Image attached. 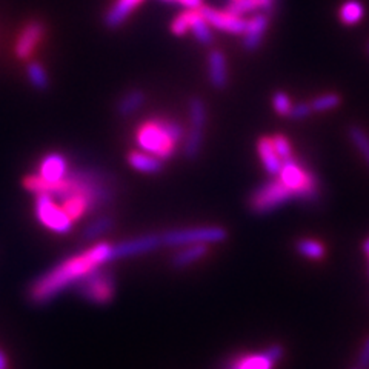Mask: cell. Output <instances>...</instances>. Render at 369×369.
<instances>
[{
  "label": "cell",
  "instance_id": "obj_1",
  "mask_svg": "<svg viewBox=\"0 0 369 369\" xmlns=\"http://www.w3.org/2000/svg\"><path fill=\"white\" fill-rule=\"evenodd\" d=\"M113 262V245L100 242L63 262L56 265L32 282L28 289V298L32 305L42 306L54 300L68 288L75 286L85 276L94 270Z\"/></svg>",
  "mask_w": 369,
  "mask_h": 369
},
{
  "label": "cell",
  "instance_id": "obj_2",
  "mask_svg": "<svg viewBox=\"0 0 369 369\" xmlns=\"http://www.w3.org/2000/svg\"><path fill=\"white\" fill-rule=\"evenodd\" d=\"M23 188L34 195L47 193L54 200L60 202L71 199V197H80L87 202L90 214L108 207L114 199V190L109 177L91 168L70 171L59 183H47L37 174L28 176L23 179Z\"/></svg>",
  "mask_w": 369,
  "mask_h": 369
},
{
  "label": "cell",
  "instance_id": "obj_3",
  "mask_svg": "<svg viewBox=\"0 0 369 369\" xmlns=\"http://www.w3.org/2000/svg\"><path fill=\"white\" fill-rule=\"evenodd\" d=\"M185 139V128L176 120H147L137 128L135 142L142 151L152 154L160 160L174 156L176 145Z\"/></svg>",
  "mask_w": 369,
  "mask_h": 369
},
{
  "label": "cell",
  "instance_id": "obj_4",
  "mask_svg": "<svg viewBox=\"0 0 369 369\" xmlns=\"http://www.w3.org/2000/svg\"><path fill=\"white\" fill-rule=\"evenodd\" d=\"M277 179L288 188V190L293 191L294 197L298 200L314 202L319 199V180H317V177L311 171H306L305 168L300 167L294 159L283 162Z\"/></svg>",
  "mask_w": 369,
  "mask_h": 369
},
{
  "label": "cell",
  "instance_id": "obj_5",
  "mask_svg": "<svg viewBox=\"0 0 369 369\" xmlns=\"http://www.w3.org/2000/svg\"><path fill=\"white\" fill-rule=\"evenodd\" d=\"M74 288L87 302L108 305L116 296V279L113 272L102 266L85 276Z\"/></svg>",
  "mask_w": 369,
  "mask_h": 369
},
{
  "label": "cell",
  "instance_id": "obj_6",
  "mask_svg": "<svg viewBox=\"0 0 369 369\" xmlns=\"http://www.w3.org/2000/svg\"><path fill=\"white\" fill-rule=\"evenodd\" d=\"M228 238V231L222 226H195L171 229L162 234L163 246H190V245H211L222 243Z\"/></svg>",
  "mask_w": 369,
  "mask_h": 369
},
{
  "label": "cell",
  "instance_id": "obj_7",
  "mask_svg": "<svg viewBox=\"0 0 369 369\" xmlns=\"http://www.w3.org/2000/svg\"><path fill=\"white\" fill-rule=\"evenodd\" d=\"M293 199H296L293 191L288 190L279 179H274L254 190L248 200V207L255 216H265Z\"/></svg>",
  "mask_w": 369,
  "mask_h": 369
},
{
  "label": "cell",
  "instance_id": "obj_8",
  "mask_svg": "<svg viewBox=\"0 0 369 369\" xmlns=\"http://www.w3.org/2000/svg\"><path fill=\"white\" fill-rule=\"evenodd\" d=\"M34 208H36L37 220L49 231L62 236L71 233L74 220L68 216L62 205H59L49 194H36V207Z\"/></svg>",
  "mask_w": 369,
  "mask_h": 369
},
{
  "label": "cell",
  "instance_id": "obj_9",
  "mask_svg": "<svg viewBox=\"0 0 369 369\" xmlns=\"http://www.w3.org/2000/svg\"><path fill=\"white\" fill-rule=\"evenodd\" d=\"M285 354V349L279 343H274L262 353L242 354L228 360L223 369H272Z\"/></svg>",
  "mask_w": 369,
  "mask_h": 369
},
{
  "label": "cell",
  "instance_id": "obj_10",
  "mask_svg": "<svg viewBox=\"0 0 369 369\" xmlns=\"http://www.w3.org/2000/svg\"><path fill=\"white\" fill-rule=\"evenodd\" d=\"M162 245L160 234H147L130 240H123L117 245H113V260L126 259L140 254H147L156 251Z\"/></svg>",
  "mask_w": 369,
  "mask_h": 369
},
{
  "label": "cell",
  "instance_id": "obj_11",
  "mask_svg": "<svg viewBox=\"0 0 369 369\" xmlns=\"http://www.w3.org/2000/svg\"><path fill=\"white\" fill-rule=\"evenodd\" d=\"M200 13L205 19H207L211 28L234 34V36H240V34H243L246 30L248 20L243 19L242 16L231 14L229 11H220L211 6H202Z\"/></svg>",
  "mask_w": 369,
  "mask_h": 369
},
{
  "label": "cell",
  "instance_id": "obj_12",
  "mask_svg": "<svg viewBox=\"0 0 369 369\" xmlns=\"http://www.w3.org/2000/svg\"><path fill=\"white\" fill-rule=\"evenodd\" d=\"M45 36V23L39 19H32L25 23L23 30L19 34V39L16 42L14 53L17 59L27 60L36 51V47L42 37Z\"/></svg>",
  "mask_w": 369,
  "mask_h": 369
},
{
  "label": "cell",
  "instance_id": "obj_13",
  "mask_svg": "<svg viewBox=\"0 0 369 369\" xmlns=\"http://www.w3.org/2000/svg\"><path fill=\"white\" fill-rule=\"evenodd\" d=\"M70 173L68 169V160L63 154L49 152L42 159L39 165V176L44 179L47 183H59Z\"/></svg>",
  "mask_w": 369,
  "mask_h": 369
},
{
  "label": "cell",
  "instance_id": "obj_14",
  "mask_svg": "<svg viewBox=\"0 0 369 369\" xmlns=\"http://www.w3.org/2000/svg\"><path fill=\"white\" fill-rule=\"evenodd\" d=\"M270 27V14L259 13L253 16L246 23V30L243 36V48L246 51H255L260 47L266 30Z\"/></svg>",
  "mask_w": 369,
  "mask_h": 369
},
{
  "label": "cell",
  "instance_id": "obj_15",
  "mask_svg": "<svg viewBox=\"0 0 369 369\" xmlns=\"http://www.w3.org/2000/svg\"><path fill=\"white\" fill-rule=\"evenodd\" d=\"M208 77L216 90H223L228 85L226 57L220 49H212L208 54Z\"/></svg>",
  "mask_w": 369,
  "mask_h": 369
},
{
  "label": "cell",
  "instance_id": "obj_16",
  "mask_svg": "<svg viewBox=\"0 0 369 369\" xmlns=\"http://www.w3.org/2000/svg\"><path fill=\"white\" fill-rule=\"evenodd\" d=\"M257 152H259L266 173L271 176H279L282 165H283V160L279 157L276 148H274L272 137H268V135L260 137L259 142H257Z\"/></svg>",
  "mask_w": 369,
  "mask_h": 369
},
{
  "label": "cell",
  "instance_id": "obj_17",
  "mask_svg": "<svg viewBox=\"0 0 369 369\" xmlns=\"http://www.w3.org/2000/svg\"><path fill=\"white\" fill-rule=\"evenodd\" d=\"M140 4L142 0H117L105 14V27L109 30L119 28Z\"/></svg>",
  "mask_w": 369,
  "mask_h": 369
},
{
  "label": "cell",
  "instance_id": "obj_18",
  "mask_svg": "<svg viewBox=\"0 0 369 369\" xmlns=\"http://www.w3.org/2000/svg\"><path fill=\"white\" fill-rule=\"evenodd\" d=\"M128 163H130L131 168L145 174H157L163 169V160L142 150L128 154Z\"/></svg>",
  "mask_w": 369,
  "mask_h": 369
},
{
  "label": "cell",
  "instance_id": "obj_19",
  "mask_svg": "<svg viewBox=\"0 0 369 369\" xmlns=\"http://www.w3.org/2000/svg\"><path fill=\"white\" fill-rule=\"evenodd\" d=\"M208 251H210L208 245H203V243L183 246L182 250L177 251L173 255V259H171V265H173L177 270L186 268V266H191L193 263L202 260L203 257L208 254Z\"/></svg>",
  "mask_w": 369,
  "mask_h": 369
},
{
  "label": "cell",
  "instance_id": "obj_20",
  "mask_svg": "<svg viewBox=\"0 0 369 369\" xmlns=\"http://www.w3.org/2000/svg\"><path fill=\"white\" fill-rule=\"evenodd\" d=\"M276 4L277 0H231L226 11L242 17L246 13H254V11L271 14L274 11Z\"/></svg>",
  "mask_w": 369,
  "mask_h": 369
},
{
  "label": "cell",
  "instance_id": "obj_21",
  "mask_svg": "<svg viewBox=\"0 0 369 369\" xmlns=\"http://www.w3.org/2000/svg\"><path fill=\"white\" fill-rule=\"evenodd\" d=\"M145 102H147V96H145L142 90H133L126 92L125 96L119 100L117 114L122 117H130L145 105Z\"/></svg>",
  "mask_w": 369,
  "mask_h": 369
},
{
  "label": "cell",
  "instance_id": "obj_22",
  "mask_svg": "<svg viewBox=\"0 0 369 369\" xmlns=\"http://www.w3.org/2000/svg\"><path fill=\"white\" fill-rule=\"evenodd\" d=\"M190 31L194 34V37L200 42L202 45L212 44V30L207 19L202 16L200 8L199 10H191L190 16Z\"/></svg>",
  "mask_w": 369,
  "mask_h": 369
},
{
  "label": "cell",
  "instance_id": "obj_23",
  "mask_svg": "<svg viewBox=\"0 0 369 369\" xmlns=\"http://www.w3.org/2000/svg\"><path fill=\"white\" fill-rule=\"evenodd\" d=\"M113 226H114L113 217H111V216H99L83 228L82 237H83V240H88V242H90V240H96L100 236L107 234Z\"/></svg>",
  "mask_w": 369,
  "mask_h": 369
},
{
  "label": "cell",
  "instance_id": "obj_24",
  "mask_svg": "<svg viewBox=\"0 0 369 369\" xmlns=\"http://www.w3.org/2000/svg\"><path fill=\"white\" fill-rule=\"evenodd\" d=\"M363 16H365V8L362 2H358V0H348V2L341 5L339 13L340 22L343 25H346V27H353V25L358 23L363 19Z\"/></svg>",
  "mask_w": 369,
  "mask_h": 369
},
{
  "label": "cell",
  "instance_id": "obj_25",
  "mask_svg": "<svg viewBox=\"0 0 369 369\" xmlns=\"http://www.w3.org/2000/svg\"><path fill=\"white\" fill-rule=\"evenodd\" d=\"M296 250L300 255L310 260H322L326 254V248L322 242L313 238H300L296 242Z\"/></svg>",
  "mask_w": 369,
  "mask_h": 369
},
{
  "label": "cell",
  "instance_id": "obj_26",
  "mask_svg": "<svg viewBox=\"0 0 369 369\" xmlns=\"http://www.w3.org/2000/svg\"><path fill=\"white\" fill-rule=\"evenodd\" d=\"M203 143V130L199 128H190L188 135H185V145H183V156L188 160H194L200 154Z\"/></svg>",
  "mask_w": 369,
  "mask_h": 369
},
{
  "label": "cell",
  "instance_id": "obj_27",
  "mask_svg": "<svg viewBox=\"0 0 369 369\" xmlns=\"http://www.w3.org/2000/svg\"><path fill=\"white\" fill-rule=\"evenodd\" d=\"M348 137L349 140L353 142L354 147L362 154L365 162L369 167V134L363 130L362 126L358 125H351L348 128Z\"/></svg>",
  "mask_w": 369,
  "mask_h": 369
},
{
  "label": "cell",
  "instance_id": "obj_28",
  "mask_svg": "<svg viewBox=\"0 0 369 369\" xmlns=\"http://www.w3.org/2000/svg\"><path fill=\"white\" fill-rule=\"evenodd\" d=\"M27 75L32 87L37 91H47L49 88L47 70L39 62H30L27 65Z\"/></svg>",
  "mask_w": 369,
  "mask_h": 369
},
{
  "label": "cell",
  "instance_id": "obj_29",
  "mask_svg": "<svg viewBox=\"0 0 369 369\" xmlns=\"http://www.w3.org/2000/svg\"><path fill=\"white\" fill-rule=\"evenodd\" d=\"M190 123L191 128H199V130H203L205 125H207L208 114H207V105L203 104V100L199 97H193L190 100Z\"/></svg>",
  "mask_w": 369,
  "mask_h": 369
},
{
  "label": "cell",
  "instance_id": "obj_30",
  "mask_svg": "<svg viewBox=\"0 0 369 369\" xmlns=\"http://www.w3.org/2000/svg\"><path fill=\"white\" fill-rule=\"evenodd\" d=\"M341 104V97L340 94L336 92H328V94H323V96L315 97L311 102V109L314 113H323V111H329L337 108Z\"/></svg>",
  "mask_w": 369,
  "mask_h": 369
},
{
  "label": "cell",
  "instance_id": "obj_31",
  "mask_svg": "<svg viewBox=\"0 0 369 369\" xmlns=\"http://www.w3.org/2000/svg\"><path fill=\"white\" fill-rule=\"evenodd\" d=\"M272 143H274V148H276V151H277V154H279V157H280L283 162L294 159V156H293V148H291V143H289V140L286 139L285 135H283V134H276V135L272 137Z\"/></svg>",
  "mask_w": 369,
  "mask_h": 369
},
{
  "label": "cell",
  "instance_id": "obj_32",
  "mask_svg": "<svg viewBox=\"0 0 369 369\" xmlns=\"http://www.w3.org/2000/svg\"><path fill=\"white\" fill-rule=\"evenodd\" d=\"M190 16H191V10H186L183 13H180L176 19L171 22V32H173L174 36L177 37L185 36V34L190 31Z\"/></svg>",
  "mask_w": 369,
  "mask_h": 369
},
{
  "label": "cell",
  "instance_id": "obj_33",
  "mask_svg": "<svg viewBox=\"0 0 369 369\" xmlns=\"http://www.w3.org/2000/svg\"><path fill=\"white\" fill-rule=\"evenodd\" d=\"M272 107L274 109H276V113L279 116H289L291 113V108H293V105H291V99L286 92L283 91H277L276 94L272 96Z\"/></svg>",
  "mask_w": 369,
  "mask_h": 369
},
{
  "label": "cell",
  "instance_id": "obj_34",
  "mask_svg": "<svg viewBox=\"0 0 369 369\" xmlns=\"http://www.w3.org/2000/svg\"><path fill=\"white\" fill-rule=\"evenodd\" d=\"M311 113H313L311 105L305 104V102H300V104L291 108V113L288 117H291L293 120H302V119H306Z\"/></svg>",
  "mask_w": 369,
  "mask_h": 369
},
{
  "label": "cell",
  "instance_id": "obj_35",
  "mask_svg": "<svg viewBox=\"0 0 369 369\" xmlns=\"http://www.w3.org/2000/svg\"><path fill=\"white\" fill-rule=\"evenodd\" d=\"M357 366L360 369H369V337H366L360 354L357 357Z\"/></svg>",
  "mask_w": 369,
  "mask_h": 369
},
{
  "label": "cell",
  "instance_id": "obj_36",
  "mask_svg": "<svg viewBox=\"0 0 369 369\" xmlns=\"http://www.w3.org/2000/svg\"><path fill=\"white\" fill-rule=\"evenodd\" d=\"M176 2L185 6L186 10H199V8L203 6L202 0H176Z\"/></svg>",
  "mask_w": 369,
  "mask_h": 369
},
{
  "label": "cell",
  "instance_id": "obj_37",
  "mask_svg": "<svg viewBox=\"0 0 369 369\" xmlns=\"http://www.w3.org/2000/svg\"><path fill=\"white\" fill-rule=\"evenodd\" d=\"M0 369H8V358L2 349H0Z\"/></svg>",
  "mask_w": 369,
  "mask_h": 369
},
{
  "label": "cell",
  "instance_id": "obj_38",
  "mask_svg": "<svg viewBox=\"0 0 369 369\" xmlns=\"http://www.w3.org/2000/svg\"><path fill=\"white\" fill-rule=\"evenodd\" d=\"M362 250L365 254H369V237L365 240L363 245H362Z\"/></svg>",
  "mask_w": 369,
  "mask_h": 369
},
{
  "label": "cell",
  "instance_id": "obj_39",
  "mask_svg": "<svg viewBox=\"0 0 369 369\" xmlns=\"http://www.w3.org/2000/svg\"><path fill=\"white\" fill-rule=\"evenodd\" d=\"M351 369H360V368H358V366H354V368H351Z\"/></svg>",
  "mask_w": 369,
  "mask_h": 369
},
{
  "label": "cell",
  "instance_id": "obj_40",
  "mask_svg": "<svg viewBox=\"0 0 369 369\" xmlns=\"http://www.w3.org/2000/svg\"><path fill=\"white\" fill-rule=\"evenodd\" d=\"M368 257H369V254H368Z\"/></svg>",
  "mask_w": 369,
  "mask_h": 369
}]
</instances>
